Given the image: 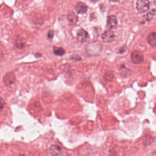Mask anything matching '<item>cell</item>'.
Wrapping results in <instances>:
<instances>
[{
    "label": "cell",
    "instance_id": "6da1fadb",
    "mask_svg": "<svg viewBox=\"0 0 156 156\" xmlns=\"http://www.w3.org/2000/svg\"><path fill=\"white\" fill-rule=\"evenodd\" d=\"M87 52L90 55L95 56L100 53L102 50V46L100 43L97 42L89 43L87 47H86Z\"/></svg>",
    "mask_w": 156,
    "mask_h": 156
},
{
    "label": "cell",
    "instance_id": "7a4b0ae2",
    "mask_svg": "<svg viewBox=\"0 0 156 156\" xmlns=\"http://www.w3.org/2000/svg\"><path fill=\"white\" fill-rule=\"evenodd\" d=\"M150 2L147 0H139L136 1V8L138 12L140 13H145L150 8Z\"/></svg>",
    "mask_w": 156,
    "mask_h": 156
},
{
    "label": "cell",
    "instance_id": "3957f363",
    "mask_svg": "<svg viewBox=\"0 0 156 156\" xmlns=\"http://www.w3.org/2000/svg\"><path fill=\"white\" fill-rule=\"evenodd\" d=\"M131 59L132 62L135 64H140L144 61L143 54L140 51L135 50L131 54Z\"/></svg>",
    "mask_w": 156,
    "mask_h": 156
},
{
    "label": "cell",
    "instance_id": "277c9868",
    "mask_svg": "<svg viewBox=\"0 0 156 156\" xmlns=\"http://www.w3.org/2000/svg\"><path fill=\"white\" fill-rule=\"evenodd\" d=\"M115 38L114 32L111 30L105 31L102 35V39L105 43H111Z\"/></svg>",
    "mask_w": 156,
    "mask_h": 156
},
{
    "label": "cell",
    "instance_id": "5b68a950",
    "mask_svg": "<svg viewBox=\"0 0 156 156\" xmlns=\"http://www.w3.org/2000/svg\"><path fill=\"white\" fill-rule=\"evenodd\" d=\"M77 38L78 40L82 43L87 42L89 39V35L88 32L83 28L78 31Z\"/></svg>",
    "mask_w": 156,
    "mask_h": 156
},
{
    "label": "cell",
    "instance_id": "8992f818",
    "mask_svg": "<svg viewBox=\"0 0 156 156\" xmlns=\"http://www.w3.org/2000/svg\"><path fill=\"white\" fill-rule=\"evenodd\" d=\"M16 80V77L13 72H8L3 78V83L5 85L9 86L13 84Z\"/></svg>",
    "mask_w": 156,
    "mask_h": 156
},
{
    "label": "cell",
    "instance_id": "52a82bcc",
    "mask_svg": "<svg viewBox=\"0 0 156 156\" xmlns=\"http://www.w3.org/2000/svg\"><path fill=\"white\" fill-rule=\"evenodd\" d=\"M118 21L114 15L109 16L107 18V25L109 30H113L117 26Z\"/></svg>",
    "mask_w": 156,
    "mask_h": 156
},
{
    "label": "cell",
    "instance_id": "ba28073f",
    "mask_svg": "<svg viewBox=\"0 0 156 156\" xmlns=\"http://www.w3.org/2000/svg\"><path fill=\"white\" fill-rule=\"evenodd\" d=\"M88 6L85 3L83 2H78L75 6V9L77 13L80 14L86 13L88 11Z\"/></svg>",
    "mask_w": 156,
    "mask_h": 156
},
{
    "label": "cell",
    "instance_id": "9c48e42d",
    "mask_svg": "<svg viewBox=\"0 0 156 156\" xmlns=\"http://www.w3.org/2000/svg\"><path fill=\"white\" fill-rule=\"evenodd\" d=\"M13 44L15 47L19 49L23 48L25 46V42L23 38L19 35L14 37Z\"/></svg>",
    "mask_w": 156,
    "mask_h": 156
},
{
    "label": "cell",
    "instance_id": "30bf717a",
    "mask_svg": "<svg viewBox=\"0 0 156 156\" xmlns=\"http://www.w3.org/2000/svg\"><path fill=\"white\" fill-rule=\"evenodd\" d=\"M49 153L52 156H59L62 153L61 148L57 145H52L49 148Z\"/></svg>",
    "mask_w": 156,
    "mask_h": 156
},
{
    "label": "cell",
    "instance_id": "8fae6325",
    "mask_svg": "<svg viewBox=\"0 0 156 156\" xmlns=\"http://www.w3.org/2000/svg\"><path fill=\"white\" fill-rule=\"evenodd\" d=\"M67 20L71 24H75L78 22V18L74 12H70L67 15Z\"/></svg>",
    "mask_w": 156,
    "mask_h": 156
},
{
    "label": "cell",
    "instance_id": "7c38bea8",
    "mask_svg": "<svg viewBox=\"0 0 156 156\" xmlns=\"http://www.w3.org/2000/svg\"><path fill=\"white\" fill-rule=\"evenodd\" d=\"M147 40L149 44L152 46H155L156 44V35L155 32L150 33L148 35Z\"/></svg>",
    "mask_w": 156,
    "mask_h": 156
},
{
    "label": "cell",
    "instance_id": "4fadbf2b",
    "mask_svg": "<svg viewBox=\"0 0 156 156\" xmlns=\"http://www.w3.org/2000/svg\"><path fill=\"white\" fill-rule=\"evenodd\" d=\"M53 52L55 55L62 56L65 54V50L61 47H54Z\"/></svg>",
    "mask_w": 156,
    "mask_h": 156
},
{
    "label": "cell",
    "instance_id": "5bb4252c",
    "mask_svg": "<svg viewBox=\"0 0 156 156\" xmlns=\"http://www.w3.org/2000/svg\"><path fill=\"white\" fill-rule=\"evenodd\" d=\"M155 15V9H152L151 11L148 13L145 16V18L148 22H150L153 19V17Z\"/></svg>",
    "mask_w": 156,
    "mask_h": 156
},
{
    "label": "cell",
    "instance_id": "9a60e30c",
    "mask_svg": "<svg viewBox=\"0 0 156 156\" xmlns=\"http://www.w3.org/2000/svg\"><path fill=\"white\" fill-rule=\"evenodd\" d=\"M114 78L113 74L112 73H109V72H107L105 75V78L108 81H110Z\"/></svg>",
    "mask_w": 156,
    "mask_h": 156
},
{
    "label": "cell",
    "instance_id": "2e32d148",
    "mask_svg": "<svg viewBox=\"0 0 156 156\" xmlns=\"http://www.w3.org/2000/svg\"><path fill=\"white\" fill-rule=\"evenodd\" d=\"M54 31L52 30H50L49 31L48 33V35H47V38L49 40H52L54 36Z\"/></svg>",
    "mask_w": 156,
    "mask_h": 156
},
{
    "label": "cell",
    "instance_id": "e0dca14e",
    "mask_svg": "<svg viewBox=\"0 0 156 156\" xmlns=\"http://www.w3.org/2000/svg\"><path fill=\"white\" fill-rule=\"evenodd\" d=\"M4 106V101L1 97H0V111L3 109Z\"/></svg>",
    "mask_w": 156,
    "mask_h": 156
},
{
    "label": "cell",
    "instance_id": "ac0fdd59",
    "mask_svg": "<svg viewBox=\"0 0 156 156\" xmlns=\"http://www.w3.org/2000/svg\"><path fill=\"white\" fill-rule=\"evenodd\" d=\"M35 56L36 58H38L40 57L41 56V54L40 53H36L35 54Z\"/></svg>",
    "mask_w": 156,
    "mask_h": 156
}]
</instances>
